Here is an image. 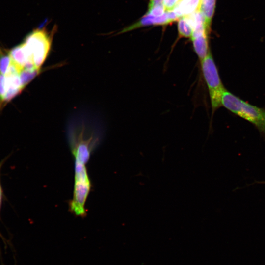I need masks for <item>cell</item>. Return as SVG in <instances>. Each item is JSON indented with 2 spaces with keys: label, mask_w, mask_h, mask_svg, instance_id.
I'll return each mask as SVG.
<instances>
[{
  "label": "cell",
  "mask_w": 265,
  "mask_h": 265,
  "mask_svg": "<svg viewBox=\"0 0 265 265\" xmlns=\"http://www.w3.org/2000/svg\"><path fill=\"white\" fill-rule=\"evenodd\" d=\"M56 28L49 30L44 23L29 32L22 43L7 51L15 66L22 72H39L49 53Z\"/></svg>",
  "instance_id": "obj_1"
},
{
  "label": "cell",
  "mask_w": 265,
  "mask_h": 265,
  "mask_svg": "<svg viewBox=\"0 0 265 265\" xmlns=\"http://www.w3.org/2000/svg\"><path fill=\"white\" fill-rule=\"evenodd\" d=\"M221 106L252 123L265 135V108L252 105L226 89L222 96Z\"/></svg>",
  "instance_id": "obj_2"
},
{
  "label": "cell",
  "mask_w": 265,
  "mask_h": 265,
  "mask_svg": "<svg viewBox=\"0 0 265 265\" xmlns=\"http://www.w3.org/2000/svg\"><path fill=\"white\" fill-rule=\"evenodd\" d=\"M204 79L207 84L212 114L221 106L222 96L226 90L221 81L217 66L209 50L200 62Z\"/></svg>",
  "instance_id": "obj_3"
},
{
  "label": "cell",
  "mask_w": 265,
  "mask_h": 265,
  "mask_svg": "<svg viewBox=\"0 0 265 265\" xmlns=\"http://www.w3.org/2000/svg\"><path fill=\"white\" fill-rule=\"evenodd\" d=\"M179 19L173 10L166 11L164 14L158 17L146 13L138 21L125 27L119 33H125L145 26L167 25Z\"/></svg>",
  "instance_id": "obj_4"
},
{
  "label": "cell",
  "mask_w": 265,
  "mask_h": 265,
  "mask_svg": "<svg viewBox=\"0 0 265 265\" xmlns=\"http://www.w3.org/2000/svg\"><path fill=\"white\" fill-rule=\"evenodd\" d=\"M200 0H181L173 10L180 18L189 16L199 10Z\"/></svg>",
  "instance_id": "obj_5"
},
{
  "label": "cell",
  "mask_w": 265,
  "mask_h": 265,
  "mask_svg": "<svg viewBox=\"0 0 265 265\" xmlns=\"http://www.w3.org/2000/svg\"><path fill=\"white\" fill-rule=\"evenodd\" d=\"M215 2L216 0H200L199 11L204 18L205 25L209 32L214 13Z\"/></svg>",
  "instance_id": "obj_6"
},
{
  "label": "cell",
  "mask_w": 265,
  "mask_h": 265,
  "mask_svg": "<svg viewBox=\"0 0 265 265\" xmlns=\"http://www.w3.org/2000/svg\"><path fill=\"white\" fill-rule=\"evenodd\" d=\"M191 40L194 51L200 62L207 56L210 50L208 34H204Z\"/></svg>",
  "instance_id": "obj_7"
},
{
  "label": "cell",
  "mask_w": 265,
  "mask_h": 265,
  "mask_svg": "<svg viewBox=\"0 0 265 265\" xmlns=\"http://www.w3.org/2000/svg\"><path fill=\"white\" fill-rule=\"evenodd\" d=\"M179 35L181 37L191 38L193 32V26L189 16L181 17L178 24Z\"/></svg>",
  "instance_id": "obj_8"
},
{
  "label": "cell",
  "mask_w": 265,
  "mask_h": 265,
  "mask_svg": "<svg viewBox=\"0 0 265 265\" xmlns=\"http://www.w3.org/2000/svg\"><path fill=\"white\" fill-rule=\"evenodd\" d=\"M166 11L163 4L157 5L148 8L147 14L153 16L158 17L164 14Z\"/></svg>",
  "instance_id": "obj_9"
},
{
  "label": "cell",
  "mask_w": 265,
  "mask_h": 265,
  "mask_svg": "<svg viewBox=\"0 0 265 265\" xmlns=\"http://www.w3.org/2000/svg\"><path fill=\"white\" fill-rule=\"evenodd\" d=\"M181 0H163V5L166 11L172 10Z\"/></svg>",
  "instance_id": "obj_10"
},
{
  "label": "cell",
  "mask_w": 265,
  "mask_h": 265,
  "mask_svg": "<svg viewBox=\"0 0 265 265\" xmlns=\"http://www.w3.org/2000/svg\"><path fill=\"white\" fill-rule=\"evenodd\" d=\"M3 198V188H2V186L1 185V181L0 179V216L1 210L2 208ZM0 237L3 239L4 242L5 243V239H4L2 235L1 234L0 232Z\"/></svg>",
  "instance_id": "obj_11"
},
{
  "label": "cell",
  "mask_w": 265,
  "mask_h": 265,
  "mask_svg": "<svg viewBox=\"0 0 265 265\" xmlns=\"http://www.w3.org/2000/svg\"><path fill=\"white\" fill-rule=\"evenodd\" d=\"M163 0H149L148 8L163 4Z\"/></svg>",
  "instance_id": "obj_12"
},
{
  "label": "cell",
  "mask_w": 265,
  "mask_h": 265,
  "mask_svg": "<svg viewBox=\"0 0 265 265\" xmlns=\"http://www.w3.org/2000/svg\"><path fill=\"white\" fill-rule=\"evenodd\" d=\"M4 162V160H2V161L0 162V172H1V169L2 166V165L3 164V163Z\"/></svg>",
  "instance_id": "obj_13"
}]
</instances>
